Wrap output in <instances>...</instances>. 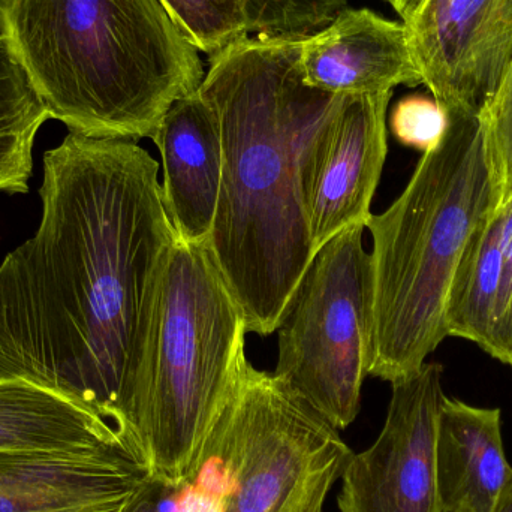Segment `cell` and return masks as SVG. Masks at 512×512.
I'll use <instances>...</instances> for the list:
<instances>
[{"label":"cell","mask_w":512,"mask_h":512,"mask_svg":"<svg viewBox=\"0 0 512 512\" xmlns=\"http://www.w3.org/2000/svg\"><path fill=\"white\" fill-rule=\"evenodd\" d=\"M300 71L306 86L336 96L423 84L406 24L367 8L346 6L327 26L304 36Z\"/></svg>","instance_id":"cell-12"},{"label":"cell","mask_w":512,"mask_h":512,"mask_svg":"<svg viewBox=\"0 0 512 512\" xmlns=\"http://www.w3.org/2000/svg\"><path fill=\"white\" fill-rule=\"evenodd\" d=\"M0 32L50 119L84 137L152 140L206 77L161 0H5Z\"/></svg>","instance_id":"cell-3"},{"label":"cell","mask_w":512,"mask_h":512,"mask_svg":"<svg viewBox=\"0 0 512 512\" xmlns=\"http://www.w3.org/2000/svg\"><path fill=\"white\" fill-rule=\"evenodd\" d=\"M153 477L135 442L74 453H0V512H125Z\"/></svg>","instance_id":"cell-11"},{"label":"cell","mask_w":512,"mask_h":512,"mask_svg":"<svg viewBox=\"0 0 512 512\" xmlns=\"http://www.w3.org/2000/svg\"><path fill=\"white\" fill-rule=\"evenodd\" d=\"M246 334L245 315L207 246L177 240L131 420L159 480L177 489L194 481L246 358Z\"/></svg>","instance_id":"cell-5"},{"label":"cell","mask_w":512,"mask_h":512,"mask_svg":"<svg viewBox=\"0 0 512 512\" xmlns=\"http://www.w3.org/2000/svg\"><path fill=\"white\" fill-rule=\"evenodd\" d=\"M366 227L316 251L280 322L273 375L337 430L360 412L372 339V268Z\"/></svg>","instance_id":"cell-7"},{"label":"cell","mask_w":512,"mask_h":512,"mask_svg":"<svg viewBox=\"0 0 512 512\" xmlns=\"http://www.w3.org/2000/svg\"><path fill=\"white\" fill-rule=\"evenodd\" d=\"M186 38L209 57L251 35L243 0H161Z\"/></svg>","instance_id":"cell-18"},{"label":"cell","mask_w":512,"mask_h":512,"mask_svg":"<svg viewBox=\"0 0 512 512\" xmlns=\"http://www.w3.org/2000/svg\"><path fill=\"white\" fill-rule=\"evenodd\" d=\"M256 36L304 38L327 26L349 0H243Z\"/></svg>","instance_id":"cell-19"},{"label":"cell","mask_w":512,"mask_h":512,"mask_svg":"<svg viewBox=\"0 0 512 512\" xmlns=\"http://www.w3.org/2000/svg\"><path fill=\"white\" fill-rule=\"evenodd\" d=\"M352 454L336 427L246 357L200 468L221 469L219 512H322Z\"/></svg>","instance_id":"cell-6"},{"label":"cell","mask_w":512,"mask_h":512,"mask_svg":"<svg viewBox=\"0 0 512 512\" xmlns=\"http://www.w3.org/2000/svg\"><path fill=\"white\" fill-rule=\"evenodd\" d=\"M495 209L512 200V63L498 92L480 114Z\"/></svg>","instance_id":"cell-20"},{"label":"cell","mask_w":512,"mask_h":512,"mask_svg":"<svg viewBox=\"0 0 512 512\" xmlns=\"http://www.w3.org/2000/svg\"><path fill=\"white\" fill-rule=\"evenodd\" d=\"M444 367L426 363L393 382L384 427L352 454L337 496L339 512H442L436 442L444 405Z\"/></svg>","instance_id":"cell-8"},{"label":"cell","mask_w":512,"mask_h":512,"mask_svg":"<svg viewBox=\"0 0 512 512\" xmlns=\"http://www.w3.org/2000/svg\"><path fill=\"white\" fill-rule=\"evenodd\" d=\"M402 18V23L409 24L426 5L427 0H385Z\"/></svg>","instance_id":"cell-23"},{"label":"cell","mask_w":512,"mask_h":512,"mask_svg":"<svg viewBox=\"0 0 512 512\" xmlns=\"http://www.w3.org/2000/svg\"><path fill=\"white\" fill-rule=\"evenodd\" d=\"M179 490L153 477L125 512H167L179 496Z\"/></svg>","instance_id":"cell-22"},{"label":"cell","mask_w":512,"mask_h":512,"mask_svg":"<svg viewBox=\"0 0 512 512\" xmlns=\"http://www.w3.org/2000/svg\"><path fill=\"white\" fill-rule=\"evenodd\" d=\"M3 3H5V0H0V15H2Z\"/></svg>","instance_id":"cell-25"},{"label":"cell","mask_w":512,"mask_h":512,"mask_svg":"<svg viewBox=\"0 0 512 512\" xmlns=\"http://www.w3.org/2000/svg\"><path fill=\"white\" fill-rule=\"evenodd\" d=\"M495 209L480 117L450 116L402 194L366 228L372 234L369 375H414L448 334L457 271Z\"/></svg>","instance_id":"cell-4"},{"label":"cell","mask_w":512,"mask_h":512,"mask_svg":"<svg viewBox=\"0 0 512 512\" xmlns=\"http://www.w3.org/2000/svg\"><path fill=\"white\" fill-rule=\"evenodd\" d=\"M152 140L161 155L162 197L177 237L189 245H207L224 168L215 113L195 92L167 111Z\"/></svg>","instance_id":"cell-13"},{"label":"cell","mask_w":512,"mask_h":512,"mask_svg":"<svg viewBox=\"0 0 512 512\" xmlns=\"http://www.w3.org/2000/svg\"><path fill=\"white\" fill-rule=\"evenodd\" d=\"M301 39L248 36L210 57L198 93L221 131L224 168L207 249L245 315L270 336L313 255L301 164L343 96L306 86Z\"/></svg>","instance_id":"cell-2"},{"label":"cell","mask_w":512,"mask_h":512,"mask_svg":"<svg viewBox=\"0 0 512 512\" xmlns=\"http://www.w3.org/2000/svg\"><path fill=\"white\" fill-rule=\"evenodd\" d=\"M35 234L0 264V379L23 378L132 436L176 230L159 162L122 138L48 150ZM135 439V438H134Z\"/></svg>","instance_id":"cell-1"},{"label":"cell","mask_w":512,"mask_h":512,"mask_svg":"<svg viewBox=\"0 0 512 512\" xmlns=\"http://www.w3.org/2000/svg\"><path fill=\"white\" fill-rule=\"evenodd\" d=\"M48 119L38 90L11 42L0 32V192L29 191L33 144Z\"/></svg>","instance_id":"cell-17"},{"label":"cell","mask_w":512,"mask_h":512,"mask_svg":"<svg viewBox=\"0 0 512 512\" xmlns=\"http://www.w3.org/2000/svg\"><path fill=\"white\" fill-rule=\"evenodd\" d=\"M450 126V114L433 96L409 95L394 105L391 134L402 146L427 153L439 146Z\"/></svg>","instance_id":"cell-21"},{"label":"cell","mask_w":512,"mask_h":512,"mask_svg":"<svg viewBox=\"0 0 512 512\" xmlns=\"http://www.w3.org/2000/svg\"><path fill=\"white\" fill-rule=\"evenodd\" d=\"M393 92L343 96L316 129L301 164L313 248L355 225L366 227L388 153Z\"/></svg>","instance_id":"cell-10"},{"label":"cell","mask_w":512,"mask_h":512,"mask_svg":"<svg viewBox=\"0 0 512 512\" xmlns=\"http://www.w3.org/2000/svg\"><path fill=\"white\" fill-rule=\"evenodd\" d=\"M122 442L138 444L69 397L23 378L0 379V453H74Z\"/></svg>","instance_id":"cell-16"},{"label":"cell","mask_w":512,"mask_h":512,"mask_svg":"<svg viewBox=\"0 0 512 512\" xmlns=\"http://www.w3.org/2000/svg\"><path fill=\"white\" fill-rule=\"evenodd\" d=\"M406 27L433 98L480 117L512 63V0H427Z\"/></svg>","instance_id":"cell-9"},{"label":"cell","mask_w":512,"mask_h":512,"mask_svg":"<svg viewBox=\"0 0 512 512\" xmlns=\"http://www.w3.org/2000/svg\"><path fill=\"white\" fill-rule=\"evenodd\" d=\"M448 334L512 369V200L490 213L466 251L448 304Z\"/></svg>","instance_id":"cell-14"},{"label":"cell","mask_w":512,"mask_h":512,"mask_svg":"<svg viewBox=\"0 0 512 512\" xmlns=\"http://www.w3.org/2000/svg\"><path fill=\"white\" fill-rule=\"evenodd\" d=\"M442 512H495L512 483L502 412L445 397L436 442Z\"/></svg>","instance_id":"cell-15"},{"label":"cell","mask_w":512,"mask_h":512,"mask_svg":"<svg viewBox=\"0 0 512 512\" xmlns=\"http://www.w3.org/2000/svg\"><path fill=\"white\" fill-rule=\"evenodd\" d=\"M495 512H512V483L511 486L508 487L507 492H505V495L502 496L501 502H499Z\"/></svg>","instance_id":"cell-24"}]
</instances>
